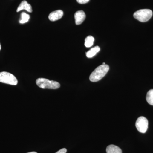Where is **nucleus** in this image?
Segmentation results:
<instances>
[{"label": "nucleus", "mask_w": 153, "mask_h": 153, "mask_svg": "<svg viewBox=\"0 0 153 153\" xmlns=\"http://www.w3.org/2000/svg\"><path fill=\"white\" fill-rule=\"evenodd\" d=\"M24 10H26L29 13H32L33 12L32 6L26 1H22L17 9V12H19V11Z\"/></svg>", "instance_id": "nucleus-8"}, {"label": "nucleus", "mask_w": 153, "mask_h": 153, "mask_svg": "<svg viewBox=\"0 0 153 153\" xmlns=\"http://www.w3.org/2000/svg\"><path fill=\"white\" fill-rule=\"evenodd\" d=\"M36 83L38 86L43 89H58L60 87V85L59 82L54 80L44 78H39L36 81Z\"/></svg>", "instance_id": "nucleus-2"}, {"label": "nucleus", "mask_w": 153, "mask_h": 153, "mask_svg": "<svg viewBox=\"0 0 153 153\" xmlns=\"http://www.w3.org/2000/svg\"><path fill=\"white\" fill-rule=\"evenodd\" d=\"M75 24L76 25H80L84 22L86 17L85 13L82 10L77 11L74 14Z\"/></svg>", "instance_id": "nucleus-6"}, {"label": "nucleus", "mask_w": 153, "mask_h": 153, "mask_svg": "<svg viewBox=\"0 0 153 153\" xmlns=\"http://www.w3.org/2000/svg\"><path fill=\"white\" fill-rule=\"evenodd\" d=\"M63 15V11L57 10L50 13L49 16V19L51 22H55L62 18Z\"/></svg>", "instance_id": "nucleus-7"}, {"label": "nucleus", "mask_w": 153, "mask_h": 153, "mask_svg": "<svg viewBox=\"0 0 153 153\" xmlns=\"http://www.w3.org/2000/svg\"><path fill=\"white\" fill-rule=\"evenodd\" d=\"M106 151L107 153H122L120 148L114 145L108 146Z\"/></svg>", "instance_id": "nucleus-9"}, {"label": "nucleus", "mask_w": 153, "mask_h": 153, "mask_svg": "<svg viewBox=\"0 0 153 153\" xmlns=\"http://www.w3.org/2000/svg\"><path fill=\"white\" fill-rule=\"evenodd\" d=\"M94 38L91 36H88L86 37L85 40V46L87 48L91 47L93 45Z\"/></svg>", "instance_id": "nucleus-11"}, {"label": "nucleus", "mask_w": 153, "mask_h": 153, "mask_svg": "<svg viewBox=\"0 0 153 153\" xmlns=\"http://www.w3.org/2000/svg\"><path fill=\"white\" fill-rule=\"evenodd\" d=\"M1 44H0V51H1Z\"/></svg>", "instance_id": "nucleus-17"}, {"label": "nucleus", "mask_w": 153, "mask_h": 153, "mask_svg": "<svg viewBox=\"0 0 153 153\" xmlns=\"http://www.w3.org/2000/svg\"><path fill=\"white\" fill-rule=\"evenodd\" d=\"M148 120L144 117H140L136 122V127L140 132L145 133L146 132L148 128Z\"/></svg>", "instance_id": "nucleus-5"}, {"label": "nucleus", "mask_w": 153, "mask_h": 153, "mask_svg": "<svg viewBox=\"0 0 153 153\" xmlns=\"http://www.w3.org/2000/svg\"><path fill=\"white\" fill-rule=\"evenodd\" d=\"M67 152V150L65 148H63V149H61L60 150L58 151L57 152L55 153H66Z\"/></svg>", "instance_id": "nucleus-15"}, {"label": "nucleus", "mask_w": 153, "mask_h": 153, "mask_svg": "<svg viewBox=\"0 0 153 153\" xmlns=\"http://www.w3.org/2000/svg\"><path fill=\"white\" fill-rule=\"evenodd\" d=\"M27 153H38L37 152H29Z\"/></svg>", "instance_id": "nucleus-16"}, {"label": "nucleus", "mask_w": 153, "mask_h": 153, "mask_svg": "<svg viewBox=\"0 0 153 153\" xmlns=\"http://www.w3.org/2000/svg\"><path fill=\"white\" fill-rule=\"evenodd\" d=\"M0 82L15 85H17L18 81L16 77L13 74L6 71H2L0 72Z\"/></svg>", "instance_id": "nucleus-4"}, {"label": "nucleus", "mask_w": 153, "mask_h": 153, "mask_svg": "<svg viewBox=\"0 0 153 153\" xmlns=\"http://www.w3.org/2000/svg\"><path fill=\"white\" fill-rule=\"evenodd\" d=\"M102 64H103V65H105V63H102Z\"/></svg>", "instance_id": "nucleus-18"}, {"label": "nucleus", "mask_w": 153, "mask_h": 153, "mask_svg": "<svg viewBox=\"0 0 153 153\" xmlns=\"http://www.w3.org/2000/svg\"><path fill=\"white\" fill-rule=\"evenodd\" d=\"M146 100L148 103L153 105V89H151L147 93Z\"/></svg>", "instance_id": "nucleus-12"}, {"label": "nucleus", "mask_w": 153, "mask_h": 153, "mask_svg": "<svg viewBox=\"0 0 153 153\" xmlns=\"http://www.w3.org/2000/svg\"><path fill=\"white\" fill-rule=\"evenodd\" d=\"M30 19V15L24 12L21 14V19L19 21V23L22 24H25L28 22Z\"/></svg>", "instance_id": "nucleus-13"}, {"label": "nucleus", "mask_w": 153, "mask_h": 153, "mask_svg": "<svg viewBox=\"0 0 153 153\" xmlns=\"http://www.w3.org/2000/svg\"><path fill=\"white\" fill-rule=\"evenodd\" d=\"M76 1L79 4H85L88 2L89 1V0H76Z\"/></svg>", "instance_id": "nucleus-14"}, {"label": "nucleus", "mask_w": 153, "mask_h": 153, "mask_svg": "<svg viewBox=\"0 0 153 153\" xmlns=\"http://www.w3.org/2000/svg\"><path fill=\"white\" fill-rule=\"evenodd\" d=\"M100 50V48L98 46H96L95 47H93L90 50H89L88 52H86V57H88V58H91V57L95 56L99 52Z\"/></svg>", "instance_id": "nucleus-10"}, {"label": "nucleus", "mask_w": 153, "mask_h": 153, "mask_svg": "<svg viewBox=\"0 0 153 153\" xmlns=\"http://www.w3.org/2000/svg\"><path fill=\"white\" fill-rule=\"evenodd\" d=\"M152 11L149 9H142L135 12L134 17L141 22H148L152 18Z\"/></svg>", "instance_id": "nucleus-3"}, {"label": "nucleus", "mask_w": 153, "mask_h": 153, "mask_svg": "<svg viewBox=\"0 0 153 153\" xmlns=\"http://www.w3.org/2000/svg\"><path fill=\"white\" fill-rule=\"evenodd\" d=\"M109 69V66L106 64L99 66L90 74L89 79L93 82L99 81L106 75Z\"/></svg>", "instance_id": "nucleus-1"}]
</instances>
